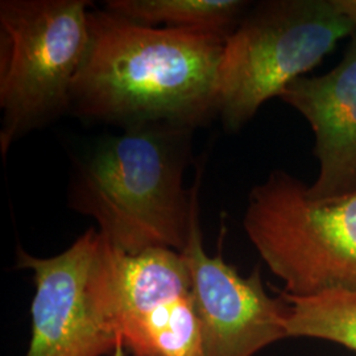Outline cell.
I'll use <instances>...</instances> for the list:
<instances>
[{
  "label": "cell",
  "instance_id": "cell-6",
  "mask_svg": "<svg viewBox=\"0 0 356 356\" xmlns=\"http://www.w3.org/2000/svg\"><path fill=\"white\" fill-rule=\"evenodd\" d=\"M103 248L104 238L94 227L51 257L17 247L16 267L32 270L35 281L26 356L111 355L123 343Z\"/></svg>",
  "mask_w": 356,
  "mask_h": 356
},
{
  "label": "cell",
  "instance_id": "cell-9",
  "mask_svg": "<svg viewBox=\"0 0 356 356\" xmlns=\"http://www.w3.org/2000/svg\"><path fill=\"white\" fill-rule=\"evenodd\" d=\"M122 342L132 356H204L202 323L191 292L128 319Z\"/></svg>",
  "mask_w": 356,
  "mask_h": 356
},
{
  "label": "cell",
  "instance_id": "cell-8",
  "mask_svg": "<svg viewBox=\"0 0 356 356\" xmlns=\"http://www.w3.org/2000/svg\"><path fill=\"white\" fill-rule=\"evenodd\" d=\"M279 98L305 118L316 138L319 170L309 194L332 198L356 191V31L339 64L293 81Z\"/></svg>",
  "mask_w": 356,
  "mask_h": 356
},
{
  "label": "cell",
  "instance_id": "cell-13",
  "mask_svg": "<svg viewBox=\"0 0 356 356\" xmlns=\"http://www.w3.org/2000/svg\"><path fill=\"white\" fill-rule=\"evenodd\" d=\"M111 356H126V347L123 346V343H119L116 346V348H115Z\"/></svg>",
  "mask_w": 356,
  "mask_h": 356
},
{
  "label": "cell",
  "instance_id": "cell-2",
  "mask_svg": "<svg viewBox=\"0 0 356 356\" xmlns=\"http://www.w3.org/2000/svg\"><path fill=\"white\" fill-rule=\"evenodd\" d=\"M193 128L149 124L104 136L73 166L67 204L92 218L118 250L138 254L152 248L182 252L200 214V169L191 189Z\"/></svg>",
  "mask_w": 356,
  "mask_h": 356
},
{
  "label": "cell",
  "instance_id": "cell-4",
  "mask_svg": "<svg viewBox=\"0 0 356 356\" xmlns=\"http://www.w3.org/2000/svg\"><path fill=\"white\" fill-rule=\"evenodd\" d=\"M355 26L332 0H269L256 4L229 35L216 76L214 107L229 132L314 69Z\"/></svg>",
  "mask_w": 356,
  "mask_h": 356
},
{
  "label": "cell",
  "instance_id": "cell-1",
  "mask_svg": "<svg viewBox=\"0 0 356 356\" xmlns=\"http://www.w3.org/2000/svg\"><path fill=\"white\" fill-rule=\"evenodd\" d=\"M226 40L201 31L141 26L104 8L92 10L69 113L123 129H194L216 115Z\"/></svg>",
  "mask_w": 356,
  "mask_h": 356
},
{
  "label": "cell",
  "instance_id": "cell-5",
  "mask_svg": "<svg viewBox=\"0 0 356 356\" xmlns=\"http://www.w3.org/2000/svg\"><path fill=\"white\" fill-rule=\"evenodd\" d=\"M88 0L0 1V152L70 108L89 41Z\"/></svg>",
  "mask_w": 356,
  "mask_h": 356
},
{
  "label": "cell",
  "instance_id": "cell-7",
  "mask_svg": "<svg viewBox=\"0 0 356 356\" xmlns=\"http://www.w3.org/2000/svg\"><path fill=\"white\" fill-rule=\"evenodd\" d=\"M189 269L191 296L202 323L204 356H254L286 335L288 302L268 294L260 269L248 277L227 264L222 254H206L195 216L181 252Z\"/></svg>",
  "mask_w": 356,
  "mask_h": 356
},
{
  "label": "cell",
  "instance_id": "cell-11",
  "mask_svg": "<svg viewBox=\"0 0 356 356\" xmlns=\"http://www.w3.org/2000/svg\"><path fill=\"white\" fill-rule=\"evenodd\" d=\"M288 302V338H312L341 344L356 353V292H327L293 297L281 292Z\"/></svg>",
  "mask_w": 356,
  "mask_h": 356
},
{
  "label": "cell",
  "instance_id": "cell-10",
  "mask_svg": "<svg viewBox=\"0 0 356 356\" xmlns=\"http://www.w3.org/2000/svg\"><path fill=\"white\" fill-rule=\"evenodd\" d=\"M106 11L141 26L191 29L227 38L248 8L242 0H108Z\"/></svg>",
  "mask_w": 356,
  "mask_h": 356
},
{
  "label": "cell",
  "instance_id": "cell-3",
  "mask_svg": "<svg viewBox=\"0 0 356 356\" xmlns=\"http://www.w3.org/2000/svg\"><path fill=\"white\" fill-rule=\"evenodd\" d=\"M243 226L282 292H356V191L313 198L302 181L273 170L250 191Z\"/></svg>",
  "mask_w": 356,
  "mask_h": 356
},
{
  "label": "cell",
  "instance_id": "cell-12",
  "mask_svg": "<svg viewBox=\"0 0 356 356\" xmlns=\"http://www.w3.org/2000/svg\"><path fill=\"white\" fill-rule=\"evenodd\" d=\"M332 4L353 23L356 31V0H332Z\"/></svg>",
  "mask_w": 356,
  "mask_h": 356
}]
</instances>
